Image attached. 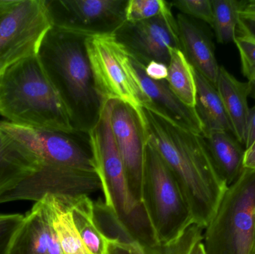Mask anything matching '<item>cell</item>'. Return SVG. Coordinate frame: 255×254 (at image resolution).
<instances>
[{
	"label": "cell",
	"instance_id": "cell-1",
	"mask_svg": "<svg viewBox=\"0 0 255 254\" xmlns=\"http://www.w3.org/2000/svg\"><path fill=\"white\" fill-rule=\"evenodd\" d=\"M147 142L178 180L194 223L206 228L227 190L216 171L203 136L183 129L145 107L141 110Z\"/></svg>",
	"mask_w": 255,
	"mask_h": 254
},
{
	"label": "cell",
	"instance_id": "cell-2",
	"mask_svg": "<svg viewBox=\"0 0 255 254\" xmlns=\"http://www.w3.org/2000/svg\"><path fill=\"white\" fill-rule=\"evenodd\" d=\"M88 36L52 26L37 57L67 109L75 131L89 134L103 108L86 48Z\"/></svg>",
	"mask_w": 255,
	"mask_h": 254
},
{
	"label": "cell",
	"instance_id": "cell-3",
	"mask_svg": "<svg viewBox=\"0 0 255 254\" xmlns=\"http://www.w3.org/2000/svg\"><path fill=\"white\" fill-rule=\"evenodd\" d=\"M0 116L20 126L76 132L37 55L21 60L3 72Z\"/></svg>",
	"mask_w": 255,
	"mask_h": 254
},
{
	"label": "cell",
	"instance_id": "cell-4",
	"mask_svg": "<svg viewBox=\"0 0 255 254\" xmlns=\"http://www.w3.org/2000/svg\"><path fill=\"white\" fill-rule=\"evenodd\" d=\"M114 100L103 103L97 125L90 131V146L96 171L104 193L103 204L115 215L134 241L142 246L157 244L142 204L129 190L122 158L112 131L111 113Z\"/></svg>",
	"mask_w": 255,
	"mask_h": 254
},
{
	"label": "cell",
	"instance_id": "cell-5",
	"mask_svg": "<svg viewBox=\"0 0 255 254\" xmlns=\"http://www.w3.org/2000/svg\"><path fill=\"white\" fill-rule=\"evenodd\" d=\"M141 204L157 244L175 241L195 224L191 209L178 180L148 142Z\"/></svg>",
	"mask_w": 255,
	"mask_h": 254
},
{
	"label": "cell",
	"instance_id": "cell-6",
	"mask_svg": "<svg viewBox=\"0 0 255 254\" xmlns=\"http://www.w3.org/2000/svg\"><path fill=\"white\" fill-rule=\"evenodd\" d=\"M255 228V170L245 168L228 187L204 232L207 254H252Z\"/></svg>",
	"mask_w": 255,
	"mask_h": 254
},
{
	"label": "cell",
	"instance_id": "cell-7",
	"mask_svg": "<svg viewBox=\"0 0 255 254\" xmlns=\"http://www.w3.org/2000/svg\"><path fill=\"white\" fill-rule=\"evenodd\" d=\"M52 26L46 0H0V71L37 55Z\"/></svg>",
	"mask_w": 255,
	"mask_h": 254
},
{
	"label": "cell",
	"instance_id": "cell-8",
	"mask_svg": "<svg viewBox=\"0 0 255 254\" xmlns=\"http://www.w3.org/2000/svg\"><path fill=\"white\" fill-rule=\"evenodd\" d=\"M86 48L96 86L103 101H124L140 113L145 98L127 49L114 34L88 36Z\"/></svg>",
	"mask_w": 255,
	"mask_h": 254
},
{
	"label": "cell",
	"instance_id": "cell-9",
	"mask_svg": "<svg viewBox=\"0 0 255 254\" xmlns=\"http://www.w3.org/2000/svg\"><path fill=\"white\" fill-rule=\"evenodd\" d=\"M0 130L33 154L40 165L96 171L89 136L0 122Z\"/></svg>",
	"mask_w": 255,
	"mask_h": 254
},
{
	"label": "cell",
	"instance_id": "cell-10",
	"mask_svg": "<svg viewBox=\"0 0 255 254\" xmlns=\"http://www.w3.org/2000/svg\"><path fill=\"white\" fill-rule=\"evenodd\" d=\"M128 0H46L53 26L85 35L114 34L124 24Z\"/></svg>",
	"mask_w": 255,
	"mask_h": 254
},
{
	"label": "cell",
	"instance_id": "cell-11",
	"mask_svg": "<svg viewBox=\"0 0 255 254\" xmlns=\"http://www.w3.org/2000/svg\"><path fill=\"white\" fill-rule=\"evenodd\" d=\"M133 58L142 65L157 61L168 66L172 49H181L176 18L172 7L158 16L124 24L114 34Z\"/></svg>",
	"mask_w": 255,
	"mask_h": 254
},
{
	"label": "cell",
	"instance_id": "cell-12",
	"mask_svg": "<svg viewBox=\"0 0 255 254\" xmlns=\"http://www.w3.org/2000/svg\"><path fill=\"white\" fill-rule=\"evenodd\" d=\"M102 189L97 172L40 165L15 189L0 196V204L16 201H38L46 195L76 198Z\"/></svg>",
	"mask_w": 255,
	"mask_h": 254
},
{
	"label": "cell",
	"instance_id": "cell-13",
	"mask_svg": "<svg viewBox=\"0 0 255 254\" xmlns=\"http://www.w3.org/2000/svg\"><path fill=\"white\" fill-rule=\"evenodd\" d=\"M112 131L122 158L129 190L141 204V186L145 164L147 137L141 112L124 101L114 100L111 113Z\"/></svg>",
	"mask_w": 255,
	"mask_h": 254
},
{
	"label": "cell",
	"instance_id": "cell-14",
	"mask_svg": "<svg viewBox=\"0 0 255 254\" xmlns=\"http://www.w3.org/2000/svg\"><path fill=\"white\" fill-rule=\"evenodd\" d=\"M130 61L143 92L144 107L183 129L202 135V125L195 108L185 105L171 90L166 80L154 81L148 77L145 66L131 55Z\"/></svg>",
	"mask_w": 255,
	"mask_h": 254
},
{
	"label": "cell",
	"instance_id": "cell-15",
	"mask_svg": "<svg viewBox=\"0 0 255 254\" xmlns=\"http://www.w3.org/2000/svg\"><path fill=\"white\" fill-rule=\"evenodd\" d=\"M7 254H64L46 197L36 201L24 216Z\"/></svg>",
	"mask_w": 255,
	"mask_h": 254
},
{
	"label": "cell",
	"instance_id": "cell-16",
	"mask_svg": "<svg viewBox=\"0 0 255 254\" xmlns=\"http://www.w3.org/2000/svg\"><path fill=\"white\" fill-rule=\"evenodd\" d=\"M175 18L181 50L193 68L217 87L220 66L211 38L189 16L180 13Z\"/></svg>",
	"mask_w": 255,
	"mask_h": 254
},
{
	"label": "cell",
	"instance_id": "cell-17",
	"mask_svg": "<svg viewBox=\"0 0 255 254\" xmlns=\"http://www.w3.org/2000/svg\"><path fill=\"white\" fill-rule=\"evenodd\" d=\"M217 89L232 125L233 135L245 148L246 130L250 111L248 82L238 80L223 66H220Z\"/></svg>",
	"mask_w": 255,
	"mask_h": 254
},
{
	"label": "cell",
	"instance_id": "cell-18",
	"mask_svg": "<svg viewBox=\"0 0 255 254\" xmlns=\"http://www.w3.org/2000/svg\"><path fill=\"white\" fill-rule=\"evenodd\" d=\"M39 166L31 152L0 130V196L15 189Z\"/></svg>",
	"mask_w": 255,
	"mask_h": 254
},
{
	"label": "cell",
	"instance_id": "cell-19",
	"mask_svg": "<svg viewBox=\"0 0 255 254\" xmlns=\"http://www.w3.org/2000/svg\"><path fill=\"white\" fill-rule=\"evenodd\" d=\"M204 138L216 171L229 187L245 169V148L232 133L226 131H215Z\"/></svg>",
	"mask_w": 255,
	"mask_h": 254
},
{
	"label": "cell",
	"instance_id": "cell-20",
	"mask_svg": "<svg viewBox=\"0 0 255 254\" xmlns=\"http://www.w3.org/2000/svg\"><path fill=\"white\" fill-rule=\"evenodd\" d=\"M193 70L196 89L195 110L202 125V136L205 137L215 131H226L233 134L217 87L194 69Z\"/></svg>",
	"mask_w": 255,
	"mask_h": 254
},
{
	"label": "cell",
	"instance_id": "cell-21",
	"mask_svg": "<svg viewBox=\"0 0 255 254\" xmlns=\"http://www.w3.org/2000/svg\"><path fill=\"white\" fill-rule=\"evenodd\" d=\"M70 209L76 229L91 254H106L111 239L106 237L97 223L94 203L88 195L70 198Z\"/></svg>",
	"mask_w": 255,
	"mask_h": 254
},
{
	"label": "cell",
	"instance_id": "cell-22",
	"mask_svg": "<svg viewBox=\"0 0 255 254\" xmlns=\"http://www.w3.org/2000/svg\"><path fill=\"white\" fill-rule=\"evenodd\" d=\"M51 212L52 226L64 254H91L84 244L72 215L70 197L45 195Z\"/></svg>",
	"mask_w": 255,
	"mask_h": 254
},
{
	"label": "cell",
	"instance_id": "cell-23",
	"mask_svg": "<svg viewBox=\"0 0 255 254\" xmlns=\"http://www.w3.org/2000/svg\"><path fill=\"white\" fill-rule=\"evenodd\" d=\"M166 82L171 90L185 105L195 108L196 89L194 70L181 49L170 50Z\"/></svg>",
	"mask_w": 255,
	"mask_h": 254
},
{
	"label": "cell",
	"instance_id": "cell-24",
	"mask_svg": "<svg viewBox=\"0 0 255 254\" xmlns=\"http://www.w3.org/2000/svg\"><path fill=\"white\" fill-rule=\"evenodd\" d=\"M211 3L214 13L212 28L217 41L222 44L235 43L244 1L211 0Z\"/></svg>",
	"mask_w": 255,
	"mask_h": 254
},
{
	"label": "cell",
	"instance_id": "cell-25",
	"mask_svg": "<svg viewBox=\"0 0 255 254\" xmlns=\"http://www.w3.org/2000/svg\"><path fill=\"white\" fill-rule=\"evenodd\" d=\"M204 231L205 228L193 224L172 243L142 246V254H190L198 243L203 241Z\"/></svg>",
	"mask_w": 255,
	"mask_h": 254
},
{
	"label": "cell",
	"instance_id": "cell-26",
	"mask_svg": "<svg viewBox=\"0 0 255 254\" xmlns=\"http://www.w3.org/2000/svg\"><path fill=\"white\" fill-rule=\"evenodd\" d=\"M171 7L169 1L163 0H128L126 19L130 23L147 20Z\"/></svg>",
	"mask_w": 255,
	"mask_h": 254
},
{
	"label": "cell",
	"instance_id": "cell-27",
	"mask_svg": "<svg viewBox=\"0 0 255 254\" xmlns=\"http://www.w3.org/2000/svg\"><path fill=\"white\" fill-rule=\"evenodd\" d=\"M169 3L182 14L201 19L213 26L214 13L211 0H178Z\"/></svg>",
	"mask_w": 255,
	"mask_h": 254
},
{
	"label": "cell",
	"instance_id": "cell-28",
	"mask_svg": "<svg viewBox=\"0 0 255 254\" xmlns=\"http://www.w3.org/2000/svg\"><path fill=\"white\" fill-rule=\"evenodd\" d=\"M235 43L240 52L244 76L250 80L255 74V40L247 34H237Z\"/></svg>",
	"mask_w": 255,
	"mask_h": 254
},
{
	"label": "cell",
	"instance_id": "cell-29",
	"mask_svg": "<svg viewBox=\"0 0 255 254\" xmlns=\"http://www.w3.org/2000/svg\"><path fill=\"white\" fill-rule=\"evenodd\" d=\"M22 214H0V254H7L12 241L20 227Z\"/></svg>",
	"mask_w": 255,
	"mask_h": 254
},
{
	"label": "cell",
	"instance_id": "cell-30",
	"mask_svg": "<svg viewBox=\"0 0 255 254\" xmlns=\"http://www.w3.org/2000/svg\"><path fill=\"white\" fill-rule=\"evenodd\" d=\"M106 254H142V246L137 242H125L111 239Z\"/></svg>",
	"mask_w": 255,
	"mask_h": 254
},
{
	"label": "cell",
	"instance_id": "cell-31",
	"mask_svg": "<svg viewBox=\"0 0 255 254\" xmlns=\"http://www.w3.org/2000/svg\"><path fill=\"white\" fill-rule=\"evenodd\" d=\"M244 6V5H243ZM239 33L247 34L255 40V10L244 8L240 12Z\"/></svg>",
	"mask_w": 255,
	"mask_h": 254
},
{
	"label": "cell",
	"instance_id": "cell-32",
	"mask_svg": "<svg viewBox=\"0 0 255 254\" xmlns=\"http://www.w3.org/2000/svg\"><path fill=\"white\" fill-rule=\"evenodd\" d=\"M145 74L154 81L166 80L168 76V66L157 61H151L145 67Z\"/></svg>",
	"mask_w": 255,
	"mask_h": 254
},
{
	"label": "cell",
	"instance_id": "cell-33",
	"mask_svg": "<svg viewBox=\"0 0 255 254\" xmlns=\"http://www.w3.org/2000/svg\"><path fill=\"white\" fill-rule=\"evenodd\" d=\"M255 140V106L250 108L246 130L245 149L250 147Z\"/></svg>",
	"mask_w": 255,
	"mask_h": 254
},
{
	"label": "cell",
	"instance_id": "cell-34",
	"mask_svg": "<svg viewBox=\"0 0 255 254\" xmlns=\"http://www.w3.org/2000/svg\"><path fill=\"white\" fill-rule=\"evenodd\" d=\"M244 167L247 169L255 170V140L250 147L245 149Z\"/></svg>",
	"mask_w": 255,
	"mask_h": 254
},
{
	"label": "cell",
	"instance_id": "cell-35",
	"mask_svg": "<svg viewBox=\"0 0 255 254\" xmlns=\"http://www.w3.org/2000/svg\"><path fill=\"white\" fill-rule=\"evenodd\" d=\"M190 254H207L205 252V246L203 242L201 241L198 243L193 248Z\"/></svg>",
	"mask_w": 255,
	"mask_h": 254
},
{
	"label": "cell",
	"instance_id": "cell-36",
	"mask_svg": "<svg viewBox=\"0 0 255 254\" xmlns=\"http://www.w3.org/2000/svg\"><path fill=\"white\" fill-rule=\"evenodd\" d=\"M248 83L250 87V96L255 99V74L248 80Z\"/></svg>",
	"mask_w": 255,
	"mask_h": 254
},
{
	"label": "cell",
	"instance_id": "cell-37",
	"mask_svg": "<svg viewBox=\"0 0 255 254\" xmlns=\"http://www.w3.org/2000/svg\"><path fill=\"white\" fill-rule=\"evenodd\" d=\"M243 7H244V8L251 9V10H255V6L249 4V3L247 2V1H244V6H243Z\"/></svg>",
	"mask_w": 255,
	"mask_h": 254
},
{
	"label": "cell",
	"instance_id": "cell-38",
	"mask_svg": "<svg viewBox=\"0 0 255 254\" xmlns=\"http://www.w3.org/2000/svg\"><path fill=\"white\" fill-rule=\"evenodd\" d=\"M252 254H255V228L254 241H253V250H252Z\"/></svg>",
	"mask_w": 255,
	"mask_h": 254
},
{
	"label": "cell",
	"instance_id": "cell-39",
	"mask_svg": "<svg viewBox=\"0 0 255 254\" xmlns=\"http://www.w3.org/2000/svg\"><path fill=\"white\" fill-rule=\"evenodd\" d=\"M2 71H0V79H1V76H2Z\"/></svg>",
	"mask_w": 255,
	"mask_h": 254
}]
</instances>
